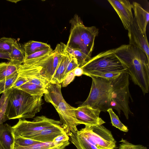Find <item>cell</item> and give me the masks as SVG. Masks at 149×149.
I'll return each mask as SVG.
<instances>
[{
  "label": "cell",
  "instance_id": "obj_32",
  "mask_svg": "<svg viewBox=\"0 0 149 149\" xmlns=\"http://www.w3.org/2000/svg\"><path fill=\"white\" fill-rule=\"evenodd\" d=\"M14 144L21 146H25L40 142L39 141L22 137L15 136Z\"/></svg>",
  "mask_w": 149,
  "mask_h": 149
},
{
  "label": "cell",
  "instance_id": "obj_15",
  "mask_svg": "<svg viewBox=\"0 0 149 149\" xmlns=\"http://www.w3.org/2000/svg\"><path fill=\"white\" fill-rule=\"evenodd\" d=\"M134 11V17L138 26L144 33H146V27L149 20V13L139 3L133 2L132 4Z\"/></svg>",
  "mask_w": 149,
  "mask_h": 149
},
{
  "label": "cell",
  "instance_id": "obj_14",
  "mask_svg": "<svg viewBox=\"0 0 149 149\" xmlns=\"http://www.w3.org/2000/svg\"><path fill=\"white\" fill-rule=\"evenodd\" d=\"M66 133L61 125H58L44 129L32 135L28 138L40 142H52L57 136Z\"/></svg>",
  "mask_w": 149,
  "mask_h": 149
},
{
  "label": "cell",
  "instance_id": "obj_27",
  "mask_svg": "<svg viewBox=\"0 0 149 149\" xmlns=\"http://www.w3.org/2000/svg\"><path fill=\"white\" fill-rule=\"evenodd\" d=\"M9 90L2 93L0 98V125L8 120L6 113Z\"/></svg>",
  "mask_w": 149,
  "mask_h": 149
},
{
  "label": "cell",
  "instance_id": "obj_17",
  "mask_svg": "<svg viewBox=\"0 0 149 149\" xmlns=\"http://www.w3.org/2000/svg\"><path fill=\"white\" fill-rule=\"evenodd\" d=\"M15 137L12 129L7 123L0 125V141L5 149H13Z\"/></svg>",
  "mask_w": 149,
  "mask_h": 149
},
{
  "label": "cell",
  "instance_id": "obj_10",
  "mask_svg": "<svg viewBox=\"0 0 149 149\" xmlns=\"http://www.w3.org/2000/svg\"><path fill=\"white\" fill-rule=\"evenodd\" d=\"M63 49L62 45L61 44H58L52 54L47 58L36 64L42 68L40 74L47 79L50 82L60 62Z\"/></svg>",
  "mask_w": 149,
  "mask_h": 149
},
{
  "label": "cell",
  "instance_id": "obj_16",
  "mask_svg": "<svg viewBox=\"0 0 149 149\" xmlns=\"http://www.w3.org/2000/svg\"><path fill=\"white\" fill-rule=\"evenodd\" d=\"M72 56L63 48L60 62L50 82L60 84L61 83L63 80V75L67 67Z\"/></svg>",
  "mask_w": 149,
  "mask_h": 149
},
{
  "label": "cell",
  "instance_id": "obj_11",
  "mask_svg": "<svg viewBox=\"0 0 149 149\" xmlns=\"http://www.w3.org/2000/svg\"><path fill=\"white\" fill-rule=\"evenodd\" d=\"M101 111L90 106H79L75 108V115L80 124L93 126L102 125L105 123L99 115Z\"/></svg>",
  "mask_w": 149,
  "mask_h": 149
},
{
  "label": "cell",
  "instance_id": "obj_9",
  "mask_svg": "<svg viewBox=\"0 0 149 149\" xmlns=\"http://www.w3.org/2000/svg\"><path fill=\"white\" fill-rule=\"evenodd\" d=\"M89 142L99 149H116V141L111 131L102 125H85L79 130Z\"/></svg>",
  "mask_w": 149,
  "mask_h": 149
},
{
  "label": "cell",
  "instance_id": "obj_7",
  "mask_svg": "<svg viewBox=\"0 0 149 149\" xmlns=\"http://www.w3.org/2000/svg\"><path fill=\"white\" fill-rule=\"evenodd\" d=\"M92 85L86 100L79 106L88 105L101 111H107L110 108L109 96L111 88L110 80L91 76Z\"/></svg>",
  "mask_w": 149,
  "mask_h": 149
},
{
  "label": "cell",
  "instance_id": "obj_34",
  "mask_svg": "<svg viewBox=\"0 0 149 149\" xmlns=\"http://www.w3.org/2000/svg\"><path fill=\"white\" fill-rule=\"evenodd\" d=\"M121 73H122L107 72L92 74L90 75L89 77L93 76L99 77L108 80H111L118 77Z\"/></svg>",
  "mask_w": 149,
  "mask_h": 149
},
{
  "label": "cell",
  "instance_id": "obj_25",
  "mask_svg": "<svg viewBox=\"0 0 149 149\" xmlns=\"http://www.w3.org/2000/svg\"><path fill=\"white\" fill-rule=\"evenodd\" d=\"M44 87L28 82L17 88L32 96H43L45 92Z\"/></svg>",
  "mask_w": 149,
  "mask_h": 149
},
{
  "label": "cell",
  "instance_id": "obj_21",
  "mask_svg": "<svg viewBox=\"0 0 149 149\" xmlns=\"http://www.w3.org/2000/svg\"><path fill=\"white\" fill-rule=\"evenodd\" d=\"M42 68L37 65L22 64L19 65L17 72L19 76L27 79L40 74Z\"/></svg>",
  "mask_w": 149,
  "mask_h": 149
},
{
  "label": "cell",
  "instance_id": "obj_20",
  "mask_svg": "<svg viewBox=\"0 0 149 149\" xmlns=\"http://www.w3.org/2000/svg\"><path fill=\"white\" fill-rule=\"evenodd\" d=\"M70 144L69 141L56 144L53 142H40L25 146H21L14 144L13 149H64Z\"/></svg>",
  "mask_w": 149,
  "mask_h": 149
},
{
  "label": "cell",
  "instance_id": "obj_3",
  "mask_svg": "<svg viewBox=\"0 0 149 149\" xmlns=\"http://www.w3.org/2000/svg\"><path fill=\"white\" fill-rule=\"evenodd\" d=\"M61 84L49 82L45 88L44 99L51 103L57 112L60 118L61 126L66 133H74L80 125L75 115V108L67 103L63 98L61 91Z\"/></svg>",
  "mask_w": 149,
  "mask_h": 149
},
{
  "label": "cell",
  "instance_id": "obj_5",
  "mask_svg": "<svg viewBox=\"0 0 149 149\" xmlns=\"http://www.w3.org/2000/svg\"><path fill=\"white\" fill-rule=\"evenodd\" d=\"M122 46L102 52L91 57L81 67L84 74L89 76L94 74L107 72L128 73L126 66L116 54Z\"/></svg>",
  "mask_w": 149,
  "mask_h": 149
},
{
  "label": "cell",
  "instance_id": "obj_4",
  "mask_svg": "<svg viewBox=\"0 0 149 149\" xmlns=\"http://www.w3.org/2000/svg\"><path fill=\"white\" fill-rule=\"evenodd\" d=\"M70 34L66 45L79 50L90 57L93 50L94 41L99 33L95 26L87 27L77 14L70 21Z\"/></svg>",
  "mask_w": 149,
  "mask_h": 149
},
{
  "label": "cell",
  "instance_id": "obj_18",
  "mask_svg": "<svg viewBox=\"0 0 149 149\" xmlns=\"http://www.w3.org/2000/svg\"><path fill=\"white\" fill-rule=\"evenodd\" d=\"M9 54L10 58V63L18 65L23 64L25 58L23 44H21L16 40L12 45Z\"/></svg>",
  "mask_w": 149,
  "mask_h": 149
},
{
  "label": "cell",
  "instance_id": "obj_41",
  "mask_svg": "<svg viewBox=\"0 0 149 149\" xmlns=\"http://www.w3.org/2000/svg\"><path fill=\"white\" fill-rule=\"evenodd\" d=\"M0 149H5V148L3 147V146L1 144L0 141Z\"/></svg>",
  "mask_w": 149,
  "mask_h": 149
},
{
  "label": "cell",
  "instance_id": "obj_12",
  "mask_svg": "<svg viewBox=\"0 0 149 149\" xmlns=\"http://www.w3.org/2000/svg\"><path fill=\"white\" fill-rule=\"evenodd\" d=\"M127 30L129 44L142 50L149 59V46L146 33L141 31L134 18Z\"/></svg>",
  "mask_w": 149,
  "mask_h": 149
},
{
  "label": "cell",
  "instance_id": "obj_13",
  "mask_svg": "<svg viewBox=\"0 0 149 149\" xmlns=\"http://www.w3.org/2000/svg\"><path fill=\"white\" fill-rule=\"evenodd\" d=\"M120 18L124 28L127 30L134 19L132 4L127 0H108Z\"/></svg>",
  "mask_w": 149,
  "mask_h": 149
},
{
  "label": "cell",
  "instance_id": "obj_30",
  "mask_svg": "<svg viewBox=\"0 0 149 149\" xmlns=\"http://www.w3.org/2000/svg\"><path fill=\"white\" fill-rule=\"evenodd\" d=\"M16 40L11 38L3 37L0 38V51L10 53L12 45Z\"/></svg>",
  "mask_w": 149,
  "mask_h": 149
},
{
  "label": "cell",
  "instance_id": "obj_19",
  "mask_svg": "<svg viewBox=\"0 0 149 149\" xmlns=\"http://www.w3.org/2000/svg\"><path fill=\"white\" fill-rule=\"evenodd\" d=\"M67 134L70 137L71 142L77 149H99L89 142L78 130Z\"/></svg>",
  "mask_w": 149,
  "mask_h": 149
},
{
  "label": "cell",
  "instance_id": "obj_35",
  "mask_svg": "<svg viewBox=\"0 0 149 149\" xmlns=\"http://www.w3.org/2000/svg\"><path fill=\"white\" fill-rule=\"evenodd\" d=\"M78 67L79 66L77 59L72 56L67 65L64 74L63 79L69 72Z\"/></svg>",
  "mask_w": 149,
  "mask_h": 149
},
{
  "label": "cell",
  "instance_id": "obj_38",
  "mask_svg": "<svg viewBox=\"0 0 149 149\" xmlns=\"http://www.w3.org/2000/svg\"><path fill=\"white\" fill-rule=\"evenodd\" d=\"M69 136L66 133H65L55 137L52 142L58 144L69 141Z\"/></svg>",
  "mask_w": 149,
  "mask_h": 149
},
{
  "label": "cell",
  "instance_id": "obj_33",
  "mask_svg": "<svg viewBox=\"0 0 149 149\" xmlns=\"http://www.w3.org/2000/svg\"><path fill=\"white\" fill-rule=\"evenodd\" d=\"M120 142L121 143L119 145L118 149H148L146 147L141 145L132 144L123 138Z\"/></svg>",
  "mask_w": 149,
  "mask_h": 149
},
{
  "label": "cell",
  "instance_id": "obj_28",
  "mask_svg": "<svg viewBox=\"0 0 149 149\" xmlns=\"http://www.w3.org/2000/svg\"><path fill=\"white\" fill-rule=\"evenodd\" d=\"M19 76L17 71L0 81V94L9 89Z\"/></svg>",
  "mask_w": 149,
  "mask_h": 149
},
{
  "label": "cell",
  "instance_id": "obj_6",
  "mask_svg": "<svg viewBox=\"0 0 149 149\" xmlns=\"http://www.w3.org/2000/svg\"><path fill=\"white\" fill-rule=\"evenodd\" d=\"M129 74L121 73L118 77L110 80L111 88L109 96L110 108L115 109L119 115L121 111L128 119L129 114L132 113L129 106L130 95L129 90Z\"/></svg>",
  "mask_w": 149,
  "mask_h": 149
},
{
  "label": "cell",
  "instance_id": "obj_40",
  "mask_svg": "<svg viewBox=\"0 0 149 149\" xmlns=\"http://www.w3.org/2000/svg\"><path fill=\"white\" fill-rule=\"evenodd\" d=\"M0 58H4L10 60L9 54L6 52L0 51Z\"/></svg>",
  "mask_w": 149,
  "mask_h": 149
},
{
  "label": "cell",
  "instance_id": "obj_2",
  "mask_svg": "<svg viewBox=\"0 0 149 149\" xmlns=\"http://www.w3.org/2000/svg\"><path fill=\"white\" fill-rule=\"evenodd\" d=\"M8 90L6 111L8 119L32 118L40 111L42 96H32L17 88Z\"/></svg>",
  "mask_w": 149,
  "mask_h": 149
},
{
  "label": "cell",
  "instance_id": "obj_26",
  "mask_svg": "<svg viewBox=\"0 0 149 149\" xmlns=\"http://www.w3.org/2000/svg\"><path fill=\"white\" fill-rule=\"evenodd\" d=\"M19 65L8 63H0V81L10 76L18 70Z\"/></svg>",
  "mask_w": 149,
  "mask_h": 149
},
{
  "label": "cell",
  "instance_id": "obj_23",
  "mask_svg": "<svg viewBox=\"0 0 149 149\" xmlns=\"http://www.w3.org/2000/svg\"><path fill=\"white\" fill-rule=\"evenodd\" d=\"M25 57L35 52L51 48L50 45L41 42L30 40L23 44Z\"/></svg>",
  "mask_w": 149,
  "mask_h": 149
},
{
  "label": "cell",
  "instance_id": "obj_36",
  "mask_svg": "<svg viewBox=\"0 0 149 149\" xmlns=\"http://www.w3.org/2000/svg\"><path fill=\"white\" fill-rule=\"evenodd\" d=\"M75 76L74 70L69 72L65 77L61 83V87H65L67 86L73 81Z\"/></svg>",
  "mask_w": 149,
  "mask_h": 149
},
{
  "label": "cell",
  "instance_id": "obj_24",
  "mask_svg": "<svg viewBox=\"0 0 149 149\" xmlns=\"http://www.w3.org/2000/svg\"><path fill=\"white\" fill-rule=\"evenodd\" d=\"M60 43L68 53L77 59L79 67H81L83 66L91 58L79 50L70 47L63 43L61 42Z\"/></svg>",
  "mask_w": 149,
  "mask_h": 149
},
{
  "label": "cell",
  "instance_id": "obj_8",
  "mask_svg": "<svg viewBox=\"0 0 149 149\" xmlns=\"http://www.w3.org/2000/svg\"><path fill=\"white\" fill-rule=\"evenodd\" d=\"M62 125L60 121L41 116L35 117L32 121L19 119L17 123L12 128L14 137L28 138L44 129Z\"/></svg>",
  "mask_w": 149,
  "mask_h": 149
},
{
  "label": "cell",
  "instance_id": "obj_22",
  "mask_svg": "<svg viewBox=\"0 0 149 149\" xmlns=\"http://www.w3.org/2000/svg\"><path fill=\"white\" fill-rule=\"evenodd\" d=\"M53 50L51 48L38 51L25 57L23 64H35L49 56L52 54Z\"/></svg>",
  "mask_w": 149,
  "mask_h": 149
},
{
  "label": "cell",
  "instance_id": "obj_29",
  "mask_svg": "<svg viewBox=\"0 0 149 149\" xmlns=\"http://www.w3.org/2000/svg\"><path fill=\"white\" fill-rule=\"evenodd\" d=\"M107 111L110 115L111 123L113 126L118 128L121 131L125 132H128V129L127 127L121 123L118 116L113 112L112 109L109 108L107 110Z\"/></svg>",
  "mask_w": 149,
  "mask_h": 149
},
{
  "label": "cell",
  "instance_id": "obj_39",
  "mask_svg": "<svg viewBox=\"0 0 149 149\" xmlns=\"http://www.w3.org/2000/svg\"><path fill=\"white\" fill-rule=\"evenodd\" d=\"M74 73L75 76H80L84 74V71L81 67H77L74 69Z\"/></svg>",
  "mask_w": 149,
  "mask_h": 149
},
{
  "label": "cell",
  "instance_id": "obj_37",
  "mask_svg": "<svg viewBox=\"0 0 149 149\" xmlns=\"http://www.w3.org/2000/svg\"><path fill=\"white\" fill-rule=\"evenodd\" d=\"M28 82H29V81L27 79L22 77L19 76L18 78L10 89L17 88L23 84Z\"/></svg>",
  "mask_w": 149,
  "mask_h": 149
},
{
  "label": "cell",
  "instance_id": "obj_1",
  "mask_svg": "<svg viewBox=\"0 0 149 149\" xmlns=\"http://www.w3.org/2000/svg\"><path fill=\"white\" fill-rule=\"evenodd\" d=\"M126 66L128 73L134 83L138 86L144 95L149 89V59L139 48L130 44L122 45L116 52Z\"/></svg>",
  "mask_w": 149,
  "mask_h": 149
},
{
  "label": "cell",
  "instance_id": "obj_31",
  "mask_svg": "<svg viewBox=\"0 0 149 149\" xmlns=\"http://www.w3.org/2000/svg\"><path fill=\"white\" fill-rule=\"evenodd\" d=\"M29 82L45 88L50 81L40 74L27 79Z\"/></svg>",
  "mask_w": 149,
  "mask_h": 149
}]
</instances>
